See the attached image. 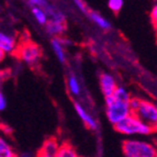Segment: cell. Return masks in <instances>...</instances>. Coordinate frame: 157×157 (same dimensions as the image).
<instances>
[{
  "mask_svg": "<svg viewBox=\"0 0 157 157\" xmlns=\"http://www.w3.org/2000/svg\"><path fill=\"white\" fill-rule=\"evenodd\" d=\"M114 128L118 133L124 135H148L154 132L151 126L132 113L115 123Z\"/></svg>",
  "mask_w": 157,
  "mask_h": 157,
  "instance_id": "6da1fadb",
  "label": "cell"
},
{
  "mask_svg": "<svg viewBox=\"0 0 157 157\" xmlns=\"http://www.w3.org/2000/svg\"><path fill=\"white\" fill-rule=\"evenodd\" d=\"M105 105H107V113L108 120L114 125L119 121L131 114V108L128 105V101H122V100L115 99L113 94L105 96Z\"/></svg>",
  "mask_w": 157,
  "mask_h": 157,
  "instance_id": "7a4b0ae2",
  "label": "cell"
},
{
  "mask_svg": "<svg viewBox=\"0 0 157 157\" xmlns=\"http://www.w3.org/2000/svg\"><path fill=\"white\" fill-rule=\"evenodd\" d=\"M123 154L128 157H155L157 149L147 142L140 140H126L122 144Z\"/></svg>",
  "mask_w": 157,
  "mask_h": 157,
  "instance_id": "3957f363",
  "label": "cell"
},
{
  "mask_svg": "<svg viewBox=\"0 0 157 157\" xmlns=\"http://www.w3.org/2000/svg\"><path fill=\"white\" fill-rule=\"evenodd\" d=\"M132 114L136 115L140 120L157 131V105L147 100H140L139 107Z\"/></svg>",
  "mask_w": 157,
  "mask_h": 157,
  "instance_id": "277c9868",
  "label": "cell"
},
{
  "mask_svg": "<svg viewBox=\"0 0 157 157\" xmlns=\"http://www.w3.org/2000/svg\"><path fill=\"white\" fill-rule=\"evenodd\" d=\"M14 52L18 53L19 58L28 65H35L42 56V51L40 46L31 41H25L17 46Z\"/></svg>",
  "mask_w": 157,
  "mask_h": 157,
  "instance_id": "5b68a950",
  "label": "cell"
},
{
  "mask_svg": "<svg viewBox=\"0 0 157 157\" xmlns=\"http://www.w3.org/2000/svg\"><path fill=\"white\" fill-rule=\"evenodd\" d=\"M117 87L118 86H117L115 79L113 78L112 75L107 73H103L100 75V88H101L103 96L112 94L114 90L117 89Z\"/></svg>",
  "mask_w": 157,
  "mask_h": 157,
  "instance_id": "8992f818",
  "label": "cell"
},
{
  "mask_svg": "<svg viewBox=\"0 0 157 157\" xmlns=\"http://www.w3.org/2000/svg\"><path fill=\"white\" fill-rule=\"evenodd\" d=\"M59 145L55 139H48L43 143L42 147L40 149L39 156L43 157H54L57 155Z\"/></svg>",
  "mask_w": 157,
  "mask_h": 157,
  "instance_id": "52a82bcc",
  "label": "cell"
},
{
  "mask_svg": "<svg viewBox=\"0 0 157 157\" xmlns=\"http://www.w3.org/2000/svg\"><path fill=\"white\" fill-rule=\"evenodd\" d=\"M17 41L12 35L0 31V50L3 51L6 54L13 53L17 48Z\"/></svg>",
  "mask_w": 157,
  "mask_h": 157,
  "instance_id": "ba28073f",
  "label": "cell"
},
{
  "mask_svg": "<svg viewBox=\"0 0 157 157\" xmlns=\"http://www.w3.org/2000/svg\"><path fill=\"white\" fill-rule=\"evenodd\" d=\"M75 110H76L79 118H80L81 120H82V122L86 124L87 128H91V130H96V128H98V124H97V122H96V120L85 110L80 103H78V102L75 103Z\"/></svg>",
  "mask_w": 157,
  "mask_h": 157,
  "instance_id": "9c48e42d",
  "label": "cell"
},
{
  "mask_svg": "<svg viewBox=\"0 0 157 157\" xmlns=\"http://www.w3.org/2000/svg\"><path fill=\"white\" fill-rule=\"evenodd\" d=\"M45 29H46L47 33L50 34V35H52V36H62L66 30L65 22H60V21H56V20H52V19H48V21L45 24Z\"/></svg>",
  "mask_w": 157,
  "mask_h": 157,
  "instance_id": "30bf717a",
  "label": "cell"
},
{
  "mask_svg": "<svg viewBox=\"0 0 157 157\" xmlns=\"http://www.w3.org/2000/svg\"><path fill=\"white\" fill-rule=\"evenodd\" d=\"M51 44H52V48L54 51V54L56 55L57 59L59 60L60 63H65L66 55H65V51H64V45L59 42L58 37L57 36L54 37L51 41Z\"/></svg>",
  "mask_w": 157,
  "mask_h": 157,
  "instance_id": "8fae6325",
  "label": "cell"
},
{
  "mask_svg": "<svg viewBox=\"0 0 157 157\" xmlns=\"http://www.w3.org/2000/svg\"><path fill=\"white\" fill-rule=\"evenodd\" d=\"M88 16H89V18L91 19V21L97 24L100 29L109 30L111 28L110 22L108 21L105 18H103L101 14H99V13L94 12V11H89V12H88Z\"/></svg>",
  "mask_w": 157,
  "mask_h": 157,
  "instance_id": "7c38bea8",
  "label": "cell"
},
{
  "mask_svg": "<svg viewBox=\"0 0 157 157\" xmlns=\"http://www.w3.org/2000/svg\"><path fill=\"white\" fill-rule=\"evenodd\" d=\"M31 12H32V14H33L34 19L36 20V22L39 24L45 25L46 22L48 21V16H47L46 11L43 8H40V7H31Z\"/></svg>",
  "mask_w": 157,
  "mask_h": 157,
  "instance_id": "4fadbf2b",
  "label": "cell"
},
{
  "mask_svg": "<svg viewBox=\"0 0 157 157\" xmlns=\"http://www.w3.org/2000/svg\"><path fill=\"white\" fill-rule=\"evenodd\" d=\"M17 154L13 152V148L8 144V142L0 136V157H14Z\"/></svg>",
  "mask_w": 157,
  "mask_h": 157,
  "instance_id": "5bb4252c",
  "label": "cell"
},
{
  "mask_svg": "<svg viewBox=\"0 0 157 157\" xmlns=\"http://www.w3.org/2000/svg\"><path fill=\"white\" fill-rule=\"evenodd\" d=\"M68 89H69L71 94H74V96H79L81 92L79 81L77 80V78L74 75H71L69 78H68Z\"/></svg>",
  "mask_w": 157,
  "mask_h": 157,
  "instance_id": "9a60e30c",
  "label": "cell"
},
{
  "mask_svg": "<svg viewBox=\"0 0 157 157\" xmlns=\"http://www.w3.org/2000/svg\"><path fill=\"white\" fill-rule=\"evenodd\" d=\"M56 156L58 157H76L78 156V154L76 153V151L68 144H64L62 146H59L58 152Z\"/></svg>",
  "mask_w": 157,
  "mask_h": 157,
  "instance_id": "2e32d148",
  "label": "cell"
},
{
  "mask_svg": "<svg viewBox=\"0 0 157 157\" xmlns=\"http://www.w3.org/2000/svg\"><path fill=\"white\" fill-rule=\"evenodd\" d=\"M112 94L114 96L115 99L122 100V101H130V99H131L130 94L123 87H117V89L114 90V92Z\"/></svg>",
  "mask_w": 157,
  "mask_h": 157,
  "instance_id": "e0dca14e",
  "label": "cell"
},
{
  "mask_svg": "<svg viewBox=\"0 0 157 157\" xmlns=\"http://www.w3.org/2000/svg\"><path fill=\"white\" fill-rule=\"evenodd\" d=\"M123 0H108V6L113 12H119L123 7Z\"/></svg>",
  "mask_w": 157,
  "mask_h": 157,
  "instance_id": "ac0fdd59",
  "label": "cell"
},
{
  "mask_svg": "<svg viewBox=\"0 0 157 157\" xmlns=\"http://www.w3.org/2000/svg\"><path fill=\"white\" fill-rule=\"evenodd\" d=\"M28 5L30 7H40V8L44 9L48 5V2H47V0H28Z\"/></svg>",
  "mask_w": 157,
  "mask_h": 157,
  "instance_id": "d6986e66",
  "label": "cell"
},
{
  "mask_svg": "<svg viewBox=\"0 0 157 157\" xmlns=\"http://www.w3.org/2000/svg\"><path fill=\"white\" fill-rule=\"evenodd\" d=\"M74 3H75V6H76L77 8L79 9V10L81 11V12L86 13V14H88V9H87V6L85 5V2L82 1V0H74Z\"/></svg>",
  "mask_w": 157,
  "mask_h": 157,
  "instance_id": "ffe728a7",
  "label": "cell"
},
{
  "mask_svg": "<svg viewBox=\"0 0 157 157\" xmlns=\"http://www.w3.org/2000/svg\"><path fill=\"white\" fill-rule=\"evenodd\" d=\"M151 19H152L153 23L157 26V5H155L151 11Z\"/></svg>",
  "mask_w": 157,
  "mask_h": 157,
  "instance_id": "44dd1931",
  "label": "cell"
},
{
  "mask_svg": "<svg viewBox=\"0 0 157 157\" xmlns=\"http://www.w3.org/2000/svg\"><path fill=\"white\" fill-rule=\"evenodd\" d=\"M6 107H7V101H6L5 97L0 98V112L5 110Z\"/></svg>",
  "mask_w": 157,
  "mask_h": 157,
  "instance_id": "7402d4cb",
  "label": "cell"
},
{
  "mask_svg": "<svg viewBox=\"0 0 157 157\" xmlns=\"http://www.w3.org/2000/svg\"><path fill=\"white\" fill-rule=\"evenodd\" d=\"M5 55H6V53L3 52V51L0 50V62H1V60H2L3 58H5Z\"/></svg>",
  "mask_w": 157,
  "mask_h": 157,
  "instance_id": "603a6c76",
  "label": "cell"
},
{
  "mask_svg": "<svg viewBox=\"0 0 157 157\" xmlns=\"http://www.w3.org/2000/svg\"><path fill=\"white\" fill-rule=\"evenodd\" d=\"M2 82V71H0V85Z\"/></svg>",
  "mask_w": 157,
  "mask_h": 157,
  "instance_id": "cb8c5ba5",
  "label": "cell"
},
{
  "mask_svg": "<svg viewBox=\"0 0 157 157\" xmlns=\"http://www.w3.org/2000/svg\"><path fill=\"white\" fill-rule=\"evenodd\" d=\"M3 97V94H2V92L0 91V98H2Z\"/></svg>",
  "mask_w": 157,
  "mask_h": 157,
  "instance_id": "d4e9b609",
  "label": "cell"
}]
</instances>
